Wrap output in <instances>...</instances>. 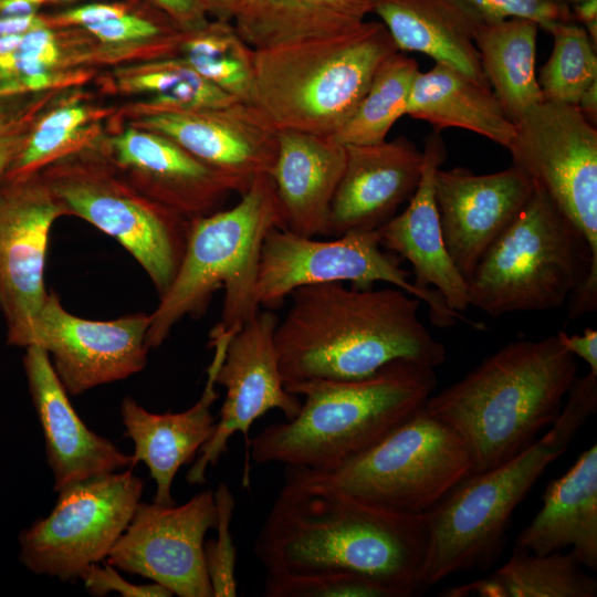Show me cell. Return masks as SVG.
<instances>
[{"mask_svg":"<svg viewBox=\"0 0 597 597\" xmlns=\"http://www.w3.org/2000/svg\"><path fill=\"white\" fill-rule=\"evenodd\" d=\"M577 369L556 335L514 341L432 394L425 408L459 433L472 474L481 473L528 447L556 420Z\"/></svg>","mask_w":597,"mask_h":597,"instance_id":"cell-3","label":"cell"},{"mask_svg":"<svg viewBox=\"0 0 597 597\" xmlns=\"http://www.w3.org/2000/svg\"><path fill=\"white\" fill-rule=\"evenodd\" d=\"M540 27L526 19L482 22L474 43L486 82L506 117L515 123L544 101L535 74Z\"/></svg>","mask_w":597,"mask_h":597,"instance_id":"cell-30","label":"cell"},{"mask_svg":"<svg viewBox=\"0 0 597 597\" xmlns=\"http://www.w3.org/2000/svg\"><path fill=\"white\" fill-rule=\"evenodd\" d=\"M410 275L397 255L381 250L377 230L352 231L321 241L277 228L263 241L255 293L259 305L272 310L301 286L348 281L367 289L386 282L425 301L437 326H450L455 320L474 325L450 310L438 291H421Z\"/></svg>","mask_w":597,"mask_h":597,"instance_id":"cell-11","label":"cell"},{"mask_svg":"<svg viewBox=\"0 0 597 597\" xmlns=\"http://www.w3.org/2000/svg\"><path fill=\"white\" fill-rule=\"evenodd\" d=\"M268 597H399L386 585L347 572L306 575L266 574Z\"/></svg>","mask_w":597,"mask_h":597,"instance_id":"cell-39","label":"cell"},{"mask_svg":"<svg viewBox=\"0 0 597 597\" xmlns=\"http://www.w3.org/2000/svg\"><path fill=\"white\" fill-rule=\"evenodd\" d=\"M149 314L91 321L67 312L51 292L33 325L30 345L51 356L53 369L71 395L123 380L147 363Z\"/></svg>","mask_w":597,"mask_h":597,"instance_id":"cell-17","label":"cell"},{"mask_svg":"<svg viewBox=\"0 0 597 597\" xmlns=\"http://www.w3.org/2000/svg\"><path fill=\"white\" fill-rule=\"evenodd\" d=\"M217 523V537L205 542V561L213 597H234L238 595L235 577L237 548L231 536V519L235 500L229 486L220 483L213 492Z\"/></svg>","mask_w":597,"mask_h":597,"instance_id":"cell-40","label":"cell"},{"mask_svg":"<svg viewBox=\"0 0 597 597\" xmlns=\"http://www.w3.org/2000/svg\"><path fill=\"white\" fill-rule=\"evenodd\" d=\"M85 588L93 596L118 593L125 597H170L172 594L164 586L153 584H132L125 580L114 566L92 564L80 576Z\"/></svg>","mask_w":597,"mask_h":597,"instance_id":"cell-44","label":"cell"},{"mask_svg":"<svg viewBox=\"0 0 597 597\" xmlns=\"http://www.w3.org/2000/svg\"><path fill=\"white\" fill-rule=\"evenodd\" d=\"M212 490L181 505L138 502L106 563L146 577L179 597H213L205 561V536L214 528Z\"/></svg>","mask_w":597,"mask_h":597,"instance_id":"cell-14","label":"cell"},{"mask_svg":"<svg viewBox=\"0 0 597 597\" xmlns=\"http://www.w3.org/2000/svg\"><path fill=\"white\" fill-rule=\"evenodd\" d=\"M549 33L553 50L537 78L543 98L577 105L583 93L597 82V45L576 22L556 24Z\"/></svg>","mask_w":597,"mask_h":597,"instance_id":"cell-36","label":"cell"},{"mask_svg":"<svg viewBox=\"0 0 597 597\" xmlns=\"http://www.w3.org/2000/svg\"><path fill=\"white\" fill-rule=\"evenodd\" d=\"M346 160L345 146L329 137L281 129L270 171L285 229L326 235L331 203Z\"/></svg>","mask_w":597,"mask_h":597,"instance_id":"cell-25","label":"cell"},{"mask_svg":"<svg viewBox=\"0 0 597 597\" xmlns=\"http://www.w3.org/2000/svg\"><path fill=\"white\" fill-rule=\"evenodd\" d=\"M274 332L284 385L370 376L396 360L436 368L446 348L418 316L420 300L391 286L306 285Z\"/></svg>","mask_w":597,"mask_h":597,"instance_id":"cell-2","label":"cell"},{"mask_svg":"<svg viewBox=\"0 0 597 597\" xmlns=\"http://www.w3.org/2000/svg\"><path fill=\"white\" fill-rule=\"evenodd\" d=\"M279 317L271 311L259 312L230 338L216 377L226 388V397L212 437L187 473L191 484L206 482V470L216 465L228 451L229 439L237 432L245 441V467L242 485H249V431L266 411L279 409L286 420L294 418L302 402L287 391L280 373L274 332Z\"/></svg>","mask_w":597,"mask_h":597,"instance_id":"cell-15","label":"cell"},{"mask_svg":"<svg viewBox=\"0 0 597 597\" xmlns=\"http://www.w3.org/2000/svg\"><path fill=\"white\" fill-rule=\"evenodd\" d=\"M289 469L254 544L266 574L355 573L399 597L423 588L425 513L381 507L310 470Z\"/></svg>","mask_w":597,"mask_h":597,"instance_id":"cell-1","label":"cell"},{"mask_svg":"<svg viewBox=\"0 0 597 597\" xmlns=\"http://www.w3.org/2000/svg\"><path fill=\"white\" fill-rule=\"evenodd\" d=\"M132 469L57 491L51 513L21 531V563L36 575L69 582L106 559L143 494L144 481Z\"/></svg>","mask_w":597,"mask_h":597,"instance_id":"cell-12","label":"cell"},{"mask_svg":"<svg viewBox=\"0 0 597 597\" xmlns=\"http://www.w3.org/2000/svg\"><path fill=\"white\" fill-rule=\"evenodd\" d=\"M398 49L380 21L255 51L251 103L277 130L332 137Z\"/></svg>","mask_w":597,"mask_h":597,"instance_id":"cell-8","label":"cell"},{"mask_svg":"<svg viewBox=\"0 0 597 597\" xmlns=\"http://www.w3.org/2000/svg\"><path fill=\"white\" fill-rule=\"evenodd\" d=\"M233 334L220 325L210 332L209 345L214 352L207 368L205 388L199 400L187 410L154 413L130 397H125L121 404L125 436L134 443L132 465L144 462L148 467L156 484L155 503L176 504L171 486L177 472L193 459L216 430L217 421L211 412L219 397L216 377Z\"/></svg>","mask_w":597,"mask_h":597,"instance_id":"cell-21","label":"cell"},{"mask_svg":"<svg viewBox=\"0 0 597 597\" xmlns=\"http://www.w3.org/2000/svg\"><path fill=\"white\" fill-rule=\"evenodd\" d=\"M90 119L88 109L80 103H65L43 113L31 126L28 137L2 182L15 181L38 170L75 143Z\"/></svg>","mask_w":597,"mask_h":597,"instance_id":"cell-37","label":"cell"},{"mask_svg":"<svg viewBox=\"0 0 597 597\" xmlns=\"http://www.w3.org/2000/svg\"><path fill=\"white\" fill-rule=\"evenodd\" d=\"M406 115L428 122L437 133L448 127L463 128L506 149L515 134L514 123L490 87L440 63L416 75Z\"/></svg>","mask_w":597,"mask_h":597,"instance_id":"cell-28","label":"cell"},{"mask_svg":"<svg viewBox=\"0 0 597 597\" xmlns=\"http://www.w3.org/2000/svg\"><path fill=\"white\" fill-rule=\"evenodd\" d=\"M578 108L594 126L597 123V82L593 83L580 96Z\"/></svg>","mask_w":597,"mask_h":597,"instance_id":"cell-48","label":"cell"},{"mask_svg":"<svg viewBox=\"0 0 597 597\" xmlns=\"http://www.w3.org/2000/svg\"><path fill=\"white\" fill-rule=\"evenodd\" d=\"M566 397L545 434L495 468L468 476L425 512L423 587L498 561L515 509L596 412L597 375L577 377Z\"/></svg>","mask_w":597,"mask_h":597,"instance_id":"cell-5","label":"cell"},{"mask_svg":"<svg viewBox=\"0 0 597 597\" xmlns=\"http://www.w3.org/2000/svg\"><path fill=\"white\" fill-rule=\"evenodd\" d=\"M542 507L515 545L544 555L570 547L590 572L597 570V444L585 450L542 496Z\"/></svg>","mask_w":597,"mask_h":597,"instance_id":"cell-26","label":"cell"},{"mask_svg":"<svg viewBox=\"0 0 597 597\" xmlns=\"http://www.w3.org/2000/svg\"><path fill=\"white\" fill-rule=\"evenodd\" d=\"M463 597H595L597 579L568 552L534 554L520 546L490 577L444 590Z\"/></svg>","mask_w":597,"mask_h":597,"instance_id":"cell-31","label":"cell"},{"mask_svg":"<svg viewBox=\"0 0 597 597\" xmlns=\"http://www.w3.org/2000/svg\"><path fill=\"white\" fill-rule=\"evenodd\" d=\"M176 56L233 98L251 103L255 50L232 22L213 20L182 32Z\"/></svg>","mask_w":597,"mask_h":597,"instance_id":"cell-33","label":"cell"},{"mask_svg":"<svg viewBox=\"0 0 597 597\" xmlns=\"http://www.w3.org/2000/svg\"><path fill=\"white\" fill-rule=\"evenodd\" d=\"M42 178L62 216H77L117 240L159 296L168 290L184 255L189 220L150 200L102 163L61 164Z\"/></svg>","mask_w":597,"mask_h":597,"instance_id":"cell-10","label":"cell"},{"mask_svg":"<svg viewBox=\"0 0 597 597\" xmlns=\"http://www.w3.org/2000/svg\"><path fill=\"white\" fill-rule=\"evenodd\" d=\"M61 209L42 176L0 185V310L7 343L28 347L46 301L44 266L51 227Z\"/></svg>","mask_w":597,"mask_h":597,"instance_id":"cell-16","label":"cell"},{"mask_svg":"<svg viewBox=\"0 0 597 597\" xmlns=\"http://www.w3.org/2000/svg\"><path fill=\"white\" fill-rule=\"evenodd\" d=\"M214 20L232 22L242 0H200Z\"/></svg>","mask_w":597,"mask_h":597,"instance_id":"cell-47","label":"cell"},{"mask_svg":"<svg viewBox=\"0 0 597 597\" xmlns=\"http://www.w3.org/2000/svg\"><path fill=\"white\" fill-rule=\"evenodd\" d=\"M117 85L123 92L147 96L139 113L210 108L238 101L176 55L119 70Z\"/></svg>","mask_w":597,"mask_h":597,"instance_id":"cell-34","label":"cell"},{"mask_svg":"<svg viewBox=\"0 0 597 597\" xmlns=\"http://www.w3.org/2000/svg\"><path fill=\"white\" fill-rule=\"evenodd\" d=\"M513 164L547 193L597 262V129L577 105L542 101L514 123Z\"/></svg>","mask_w":597,"mask_h":597,"instance_id":"cell-13","label":"cell"},{"mask_svg":"<svg viewBox=\"0 0 597 597\" xmlns=\"http://www.w3.org/2000/svg\"><path fill=\"white\" fill-rule=\"evenodd\" d=\"M23 366L45 440L54 491L133 468L132 454L122 452L80 419L44 349L35 345L25 347Z\"/></svg>","mask_w":597,"mask_h":597,"instance_id":"cell-22","label":"cell"},{"mask_svg":"<svg viewBox=\"0 0 597 597\" xmlns=\"http://www.w3.org/2000/svg\"><path fill=\"white\" fill-rule=\"evenodd\" d=\"M44 97L15 106H0V185L20 153Z\"/></svg>","mask_w":597,"mask_h":597,"instance_id":"cell-43","label":"cell"},{"mask_svg":"<svg viewBox=\"0 0 597 597\" xmlns=\"http://www.w3.org/2000/svg\"><path fill=\"white\" fill-rule=\"evenodd\" d=\"M535 185L519 167L476 175L462 167L434 174L433 193L447 251L465 282L515 220Z\"/></svg>","mask_w":597,"mask_h":597,"instance_id":"cell-19","label":"cell"},{"mask_svg":"<svg viewBox=\"0 0 597 597\" xmlns=\"http://www.w3.org/2000/svg\"><path fill=\"white\" fill-rule=\"evenodd\" d=\"M369 13L371 0H242L232 22L259 51L354 29Z\"/></svg>","mask_w":597,"mask_h":597,"instance_id":"cell-29","label":"cell"},{"mask_svg":"<svg viewBox=\"0 0 597 597\" xmlns=\"http://www.w3.org/2000/svg\"><path fill=\"white\" fill-rule=\"evenodd\" d=\"M419 71L417 61L400 51L389 56L352 116L329 138L343 146L385 142L392 125L406 115L411 85Z\"/></svg>","mask_w":597,"mask_h":597,"instance_id":"cell-35","label":"cell"},{"mask_svg":"<svg viewBox=\"0 0 597 597\" xmlns=\"http://www.w3.org/2000/svg\"><path fill=\"white\" fill-rule=\"evenodd\" d=\"M139 128L161 134L221 175L240 196L269 175L279 130L252 103L139 113Z\"/></svg>","mask_w":597,"mask_h":597,"instance_id":"cell-18","label":"cell"},{"mask_svg":"<svg viewBox=\"0 0 597 597\" xmlns=\"http://www.w3.org/2000/svg\"><path fill=\"white\" fill-rule=\"evenodd\" d=\"M469 305L492 317L568 304L576 320L597 307V262L588 242L545 191L528 202L478 262Z\"/></svg>","mask_w":597,"mask_h":597,"instance_id":"cell-6","label":"cell"},{"mask_svg":"<svg viewBox=\"0 0 597 597\" xmlns=\"http://www.w3.org/2000/svg\"><path fill=\"white\" fill-rule=\"evenodd\" d=\"M166 13L182 32L203 28L208 14L200 0H148Z\"/></svg>","mask_w":597,"mask_h":597,"instance_id":"cell-45","label":"cell"},{"mask_svg":"<svg viewBox=\"0 0 597 597\" xmlns=\"http://www.w3.org/2000/svg\"><path fill=\"white\" fill-rule=\"evenodd\" d=\"M59 27L84 31L104 44H145L164 56H174L182 31L156 6L134 9L121 2H87L48 17Z\"/></svg>","mask_w":597,"mask_h":597,"instance_id":"cell-32","label":"cell"},{"mask_svg":"<svg viewBox=\"0 0 597 597\" xmlns=\"http://www.w3.org/2000/svg\"><path fill=\"white\" fill-rule=\"evenodd\" d=\"M400 52H419L489 86L474 43L483 22L461 0H371Z\"/></svg>","mask_w":597,"mask_h":597,"instance_id":"cell-27","label":"cell"},{"mask_svg":"<svg viewBox=\"0 0 597 597\" xmlns=\"http://www.w3.org/2000/svg\"><path fill=\"white\" fill-rule=\"evenodd\" d=\"M67 0H0V87L9 80L22 36L51 3Z\"/></svg>","mask_w":597,"mask_h":597,"instance_id":"cell-42","label":"cell"},{"mask_svg":"<svg viewBox=\"0 0 597 597\" xmlns=\"http://www.w3.org/2000/svg\"><path fill=\"white\" fill-rule=\"evenodd\" d=\"M61 48L57 27L40 14L14 51L11 75L0 87V100L20 93L48 91L59 75Z\"/></svg>","mask_w":597,"mask_h":597,"instance_id":"cell-38","label":"cell"},{"mask_svg":"<svg viewBox=\"0 0 597 597\" xmlns=\"http://www.w3.org/2000/svg\"><path fill=\"white\" fill-rule=\"evenodd\" d=\"M422 153L421 178L407 208L377 232L381 247L412 265L413 283L421 291H438L448 307L460 313L470 306L467 282L447 251L433 193L434 174L446 158L439 133L426 138Z\"/></svg>","mask_w":597,"mask_h":597,"instance_id":"cell-24","label":"cell"},{"mask_svg":"<svg viewBox=\"0 0 597 597\" xmlns=\"http://www.w3.org/2000/svg\"><path fill=\"white\" fill-rule=\"evenodd\" d=\"M436 385L433 367L410 360L359 379L286 384L304 402L294 418L266 426L250 441L249 457L331 472L422 408Z\"/></svg>","mask_w":597,"mask_h":597,"instance_id":"cell-4","label":"cell"},{"mask_svg":"<svg viewBox=\"0 0 597 597\" xmlns=\"http://www.w3.org/2000/svg\"><path fill=\"white\" fill-rule=\"evenodd\" d=\"M562 345L574 356L585 360L589 371L597 375V331L590 327L584 329L583 334L568 335L564 331L557 332Z\"/></svg>","mask_w":597,"mask_h":597,"instance_id":"cell-46","label":"cell"},{"mask_svg":"<svg viewBox=\"0 0 597 597\" xmlns=\"http://www.w3.org/2000/svg\"><path fill=\"white\" fill-rule=\"evenodd\" d=\"M345 149L326 235L377 230L411 198L422 174L423 153L402 136L378 144L347 145Z\"/></svg>","mask_w":597,"mask_h":597,"instance_id":"cell-20","label":"cell"},{"mask_svg":"<svg viewBox=\"0 0 597 597\" xmlns=\"http://www.w3.org/2000/svg\"><path fill=\"white\" fill-rule=\"evenodd\" d=\"M111 149L136 189L187 220L213 212L232 191L221 175L161 134L130 127L112 139Z\"/></svg>","mask_w":597,"mask_h":597,"instance_id":"cell-23","label":"cell"},{"mask_svg":"<svg viewBox=\"0 0 597 597\" xmlns=\"http://www.w3.org/2000/svg\"><path fill=\"white\" fill-rule=\"evenodd\" d=\"M285 229L270 175L256 178L230 209L189 220L178 271L160 296L146 334L160 346L186 316L200 317L213 293L224 290L218 325L237 333L260 312L255 285L261 248L273 229Z\"/></svg>","mask_w":597,"mask_h":597,"instance_id":"cell-7","label":"cell"},{"mask_svg":"<svg viewBox=\"0 0 597 597\" xmlns=\"http://www.w3.org/2000/svg\"><path fill=\"white\" fill-rule=\"evenodd\" d=\"M483 22L517 18L534 21L549 32L556 24L575 22L568 0H461Z\"/></svg>","mask_w":597,"mask_h":597,"instance_id":"cell-41","label":"cell"},{"mask_svg":"<svg viewBox=\"0 0 597 597\" xmlns=\"http://www.w3.org/2000/svg\"><path fill=\"white\" fill-rule=\"evenodd\" d=\"M472 471V458L463 439L423 406L335 470L312 472L371 504L421 514Z\"/></svg>","mask_w":597,"mask_h":597,"instance_id":"cell-9","label":"cell"}]
</instances>
